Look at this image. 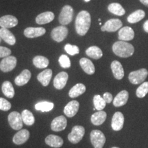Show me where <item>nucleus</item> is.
Masks as SVG:
<instances>
[{
  "label": "nucleus",
  "instance_id": "obj_7",
  "mask_svg": "<svg viewBox=\"0 0 148 148\" xmlns=\"http://www.w3.org/2000/svg\"><path fill=\"white\" fill-rule=\"evenodd\" d=\"M8 123L10 127L15 130H20L23 127V120H22L21 114L18 112L13 111L10 112L8 116Z\"/></svg>",
  "mask_w": 148,
  "mask_h": 148
},
{
  "label": "nucleus",
  "instance_id": "obj_44",
  "mask_svg": "<svg viewBox=\"0 0 148 148\" xmlns=\"http://www.w3.org/2000/svg\"><path fill=\"white\" fill-rule=\"evenodd\" d=\"M139 1L143 3V5H145V6L148 7V0H139Z\"/></svg>",
  "mask_w": 148,
  "mask_h": 148
},
{
  "label": "nucleus",
  "instance_id": "obj_15",
  "mask_svg": "<svg viewBox=\"0 0 148 148\" xmlns=\"http://www.w3.org/2000/svg\"><path fill=\"white\" fill-rule=\"evenodd\" d=\"M68 77H69L68 73L64 71L60 72V73L57 74L56 76L53 79V86H54V87L58 90L62 89L66 86Z\"/></svg>",
  "mask_w": 148,
  "mask_h": 148
},
{
  "label": "nucleus",
  "instance_id": "obj_35",
  "mask_svg": "<svg viewBox=\"0 0 148 148\" xmlns=\"http://www.w3.org/2000/svg\"><path fill=\"white\" fill-rule=\"evenodd\" d=\"M21 117L23 122L27 125H32L35 122L34 116L30 111L28 110H23L21 113Z\"/></svg>",
  "mask_w": 148,
  "mask_h": 148
},
{
  "label": "nucleus",
  "instance_id": "obj_26",
  "mask_svg": "<svg viewBox=\"0 0 148 148\" xmlns=\"http://www.w3.org/2000/svg\"><path fill=\"white\" fill-rule=\"evenodd\" d=\"M51 76H52V71L50 69H47L40 72L37 76V79L41 83L42 86H47L50 82Z\"/></svg>",
  "mask_w": 148,
  "mask_h": 148
},
{
  "label": "nucleus",
  "instance_id": "obj_3",
  "mask_svg": "<svg viewBox=\"0 0 148 148\" xmlns=\"http://www.w3.org/2000/svg\"><path fill=\"white\" fill-rule=\"evenodd\" d=\"M73 8L69 5H64L61 10L60 15H59V22L62 25H68L73 20Z\"/></svg>",
  "mask_w": 148,
  "mask_h": 148
},
{
  "label": "nucleus",
  "instance_id": "obj_17",
  "mask_svg": "<svg viewBox=\"0 0 148 148\" xmlns=\"http://www.w3.org/2000/svg\"><path fill=\"white\" fill-rule=\"evenodd\" d=\"M79 104L76 100H72L66 105L64 108V113L68 117H73L77 114L79 110Z\"/></svg>",
  "mask_w": 148,
  "mask_h": 148
},
{
  "label": "nucleus",
  "instance_id": "obj_5",
  "mask_svg": "<svg viewBox=\"0 0 148 148\" xmlns=\"http://www.w3.org/2000/svg\"><path fill=\"white\" fill-rule=\"evenodd\" d=\"M148 75V71L146 69H140L137 71H132L129 74L128 79L132 84H138L145 81Z\"/></svg>",
  "mask_w": 148,
  "mask_h": 148
},
{
  "label": "nucleus",
  "instance_id": "obj_21",
  "mask_svg": "<svg viewBox=\"0 0 148 148\" xmlns=\"http://www.w3.org/2000/svg\"><path fill=\"white\" fill-rule=\"evenodd\" d=\"M129 98V93L127 90H123L116 95L113 99V105L115 107H120L127 103Z\"/></svg>",
  "mask_w": 148,
  "mask_h": 148
},
{
  "label": "nucleus",
  "instance_id": "obj_4",
  "mask_svg": "<svg viewBox=\"0 0 148 148\" xmlns=\"http://www.w3.org/2000/svg\"><path fill=\"white\" fill-rule=\"evenodd\" d=\"M90 141L94 148H102L106 143V137L99 130H94L90 132Z\"/></svg>",
  "mask_w": 148,
  "mask_h": 148
},
{
  "label": "nucleus",
  "instance_id": "obj_41",
  "mask_svg": "<svg viewBox=\"0 0 148 148\" xmlns=\"http://www.w3.org/2000/svg\"><path fill=\"white\" fill-rule=\"evenodd\" d=\"M11 54V50L5 47L0 46V58H5Z\"/></svg>",
  "mask_w": 148,
  "mask_h": 148
},
{
  "label": "nucleus",
  "instance_id": "obj_36",
  "mask_svg": "<svg viewBox=\"0 0 148 148\" xmlns=\"http://www.w3.org/2000/svg\"><path fill=\"white\" fill-rule=\"evenodd\" d=\"M93 103L95 109L96 110H101L105 108L106 105V102L99 95H95L93 97Z\"/></svg>",
  "mask_w": 148,
  "mask_h": 148
},
{
  "label": "nucleus",
  "instance_id": "obj_10",
  "mask_svg": "<svg viewBox=\"0 0 148 148\" xmlns=\"http://www.w3.org/2000/svg\"><path fill=\"white\" fill-rule=\"evenodd\" d=\"M122 22L120 19L118 18H111V19L107 21L104 25L101 27V30L102 32H113L118 29H121L122 27Z\"/></svg>",
  "mask_w": 148,
  "mask_h": 148
},
{
  "label": "nucleus",
  "instance_id": "obj_29",
  "mask_svg": "<svg viewBox=\"0 0 148 148\" xmlns=\"http://www.w3.org/2000/svg\"><path fill=\"white\" fill-rule=\"evenodd\" d=\"M145 12L142 10H137L132 12L127 16V20L129 23H138L140 21H141L143 18L145 17Z\"/></svg>",
  "mask_w": 148,
  "mask_h": 148
},
{
  "label": "nucleus",
  "instance_id": "obj_34",
  "mask_svg": "<svg viewBox=\"0 0 148 148\" xmlns=\"http://www.w3.org/2000/svg\"><path fill=\"white\" fill-rule=\"evenodd\" d=\"M53 107H54L53 103L47 101H40L35 104V109L36 110L42 111V112H49L52 110Z\"/></svg>",
  "mask_w": 148,
  "mask_h": 148
},
{
  "label": "nucleus",
  "instance_id": "obj_6",
  "mask_svg": "<svg viewBox=\"0 0 148 148\" xmlns=\"http://www.w3.org/2000/svg\"><path fill=\"white\" fill-rule=\"evenodd\" d=\"M85 134V129L81 125H75L72 128L70 134L68 135V139L71 143L76 144L82 139Z\"/></svg>",
  "mask_w": 148,
  "mask_h": 148
},
{
  "label": "nucleus",
  "instance_id": "obj_13",
  "mask_svg": "<svg viewBox=\"0 0 148 148\" xmlns=\"http://www.w3.org/2000/svg\"><path fill=\"white\" fill-rule=\"evenodd\" d=\"M18 19L14 16L5 15L0 18V26L2 28H12L18 24Z\"/></svg>",
  "mask_w": 148,
  "mask_h": 148
},
{
  "label": "nucleus",
  "instance_id": "obj_30",
  "mask_svg": "<svg viewBox=\"0 0 148 148\" xmlns=\"http://www.w3.org/2000/svg\"><path fill=\"white\" fill-rule=\"evenodd\" d=\"M86 54L90 58L97 60V59L101 58L102 57L103 52L100 48L97 47V46H91L86 50Z\"/></svg>",
  "mask_w": 148,
  "mask_h": 148
},
{
  "label": "nucleus",
  "instance_id": "obj_42",
  "mask_svg": "<svg viewBox=\"0 0 148 148\" xmlns=\"http://www.w3.org/2000/svg\"><path fill=\"white\" fill-rule=\"evenodd\" d=\"M103 99L105 100V101L108 103H110L111 101H112V99H113V97H112V94L110 93V92H105V93L103 94Z\"/></svg>",
  "mask_w": 148,
  "mask_h": 148
},
{
  "label": "nucleus",
  "instance_id": "obj_25",
  "mask_svg": "<svg viewBox=\"0 0 148 148\" xmlns=\"http://www.w3.org/2000/svg\"><path fill=\"white\" fill-rule=\"evenodd\" d=\"M31 78V72L28 69H25L14 79V82L17 86H23L29 82Z\"/></svg>",
  "mask_w": 148,
  "mask_h": 148
},
{
  "label": "nucleus",
  "instance_id": "obj_40",
  "mask_svg": "<svg viewBox=\"0 0 148 148\" xmlns=\"http://www.w3.org/2000/svg\"><path fill=\"white\" fill-rule=\"evenodd\" d=\"M11 108V103L4 98L0 97V110L8 111Z\"/></svg>",
  "mask_w": 148,
  "mask_h": 148
},
{
  "label": "nucleus",
  "instance_id": "obj_32",
  "mask_svg": "<svg viewBox=\"0 0 148 148\" xmlns=\"http://www.w3.org/2000/svg\"><path fill=\"white\" fill-rule=\"evenodd\" d=\"M1 90L5 96L8 98H12L14 95V89L12 83L9 81H5L1 86Z\"/></svg>",
  "mask_w": 148,
  "mask_h": 148
},
{
  "label": "nucleus",
  "instance_id": "obj_11",
  "mask_svg": "<svg viewBox=\"0 0 148 148\" xmlns=\"http://www.w3.org/2000/svg\"><path fill=\"white\" fill-rule=\"evenodd\" d=\"M67 121L64 116H59L56 117L51 123V129L54 132H60L66 128Z\"/></svg>",
  "mask_w": 148,
  "mask_h": 148
},
{
  "label": "nucleus",
  "instance_id": "obj_18",
  "mask_svg": "<svg viewBox=\"0 0 148 148\" xmlns=\"http://www.w3.org/2000/svg\"><path fill=\"white\" fill-rule=\"evenodd\" d=\"M29 137V132L27 130H20L13 136L12 140L16 145H21L27 141Z\"/></svg>",
  "mask_w": 148,
  "mask_h": 148
},
{
  "label": "nucleus",
  "instance_id": "obj_24",
  "mask_svg": "<svg viewBox=\"0 0 148 148\" xmlns=\"http://www.w3.org/2000/svg\"><path fill=\"white\" fill-rule=\"evenodd\" d=\"M0 36L1 39H3L6 43L10 45H13L16 43V38L14 34H12L8 29L2 28L0 29Z\"/></svg>",
  "mask_w": 148,
  "mask_h": 148
},
{
  "label": "nucleus",
  "instance_id": "obj_27",
  "mask_svg": "<svg viewBox=\"0 0 148 148\" xmlns=\"http://www.w3.org/2000/svg\"><path fill=\"white\" fill-rule=\"evenodd\" d=\"M106 113L103 110H99L91 116L90 120L92 123L95 125H100L106 121Z\"/></svg>",
  "mask_w": 148,
  "mask_h": 148
},
{
  "label": "nucleus",
  "instance_id": "obj_47",
  "mask_svg": "<svg viewBox=\"0 0 148 148\" xmlns=\"http://www.w3.org/2000/svg\"><path fill=\"white\" fill-rule=\"evenodd\" d=\"M112 148H119V147H112Z\"/></svg>",
  "mask_w": 148,
  "mask_h": 148
},
{
  "label": "nucleus",
  "instance_id": "obj_33",
  "mask_svg": "<svg viewBox=\"0 0 148 148\" xmlns=\"http://www.w3.org/2000/svg\"><path fill=\"white\" fill-rule=\"evenodd\" d=\"M33 64L38 69H44L49 65V60L42 56H36L33 59Z\"/></svg>",
  "mask_w": 148,
  "mask_h": 148
},
{
  "label": "nucleus",
  "instance_id": "obj_31",
  "mask_svg": "<svg viewBox=\"0 0 148 148\" xmlns=\"http://www.w3.org/2000/svg\"><path fill=\"white\" fill-rule=\"evenodd\" d=\"M108 10L111 13L115 14L117 16H123L125 13V9L123 6L118 3H112L108 5Z\"/></svg>",
  "mask_w": 148,
  "mask_h": 148
},
{
  "label": "nucleus",
  "instance_id": "obj_23",
  "mask_svg": "<svg viewBox=\"0 0 148 148\" xmlns=\"http://www.w3.org/2000/svg\"><path fill=\"white\" fill-rule=\"evenodd\" d=\"M45 143L51 147L58 148L63 145V140L60 136L50 134L45 138Z\"/></svg>",
  "mask_w": 148,
  "mask_h": 148
},
{
  "label": "nucleus",
  "instance_id": "obj_38",
  "mask_svg": "<svg viewBox=\"0 0 148 148\" xmlns=\"http://www.w3.org/2000/svg\"><path fill=\"white\" fill-rule=\"evenodd\" d=\"M58 62L62 68H64V69H67V68H69L71 66V61H70L69 58L66 55H61L58 59Z\"/></svg>",
  "mask_w": 148,
  "mask_h": 148
},
{
  "label": "nucleus",
  "instance_id": "obj_28",
  "mask_svg": "<svg viewBox=\"0 0 148 148\" xmlns=\"http://www.w3.org/2000/svg\"><path fill=\"white\" fill-rule=\"evenodd\" d=\"M85 91H86V86L83 84L79 83L71 88L69 92V95L70 97L75 98L82 95Z\"/></svg>",
  "mask_w": 148,
  "mask_h": 148
},
{
  "label": "nucleus",
  "instance_id": "obj_2",
  "mask_svg": "<svg viewBox=\"0 0 148 148\" xmlns=\"http://www.w3.org/2000/svg\"><path fill=\"white\" fill-rule=\"evenodd\" d=\"M112 51L117 56L121 58H127L133 55L134 52V47L132 44L128 43L126 41L119 40L113 44Z\"/></svg>",
  "mask_w": 148,
  "mask_h": 148
},
{
  "label": "nucleus",
  "instance_id": "obj_1",
  "mask_svg": "<svg viewBox=\"0 0 148 148\" xmlns=\"http://www.w3.org/2000/svg\"><path fill=\"white\" fill-rule=\"evenodd\" d=\"M91 23V17L88 11L79 12L75 19V30L79 36H84L88 32Z\"/></svg>",
  "mask_w": 148,
  "mask_h": 148
},
{
  "label": "nucleus",
  "instance_id": "obj_19",
  "mask_svg": "<svg viewBox=\"0 0 148 148\" xmlns=\"http://www.w3.org/2000/svg\"><path fill=\"white\" fill-rule=\"evenodd\" d=\"M111 69L114 77L117 79H121L124 76V70L120 62L117 60H114L111 63Z\"/></svg>",
  "mask_w": 148,
  "mask_h": 148
},
{
  "label": "nucleus",
  "instance_id": "obj_8",
  "mask_svg": "<svg viewBox=\"0 0 148 148\" xmlns=\"http://www.w3.org/2000/svg\"><path fill=\"white\" fill-rule=\"evenodd\" d=\"M16 57L12 56H8L3 58V60L0 62V70L3 72H9L12 71L16 65Z\"/></svg>",
  "mask_w": 148,
  "mask_h": 148
},
{
  "label": "nucleus",
  "instance_id": "obj_16",
  "mask_svg": "<svg viewBox=\"0 0 148 148\" xmlns=\"http://www.w3.org/2000/svg\"><path fill=\"white\" fill-rule=\"evenodd\" d=\"M119 39L123 41H128L134 38V32L132 28L129 26H125L121 27L119 29Z\"/></svg>",
  "mask_w": 148,
  "mask_h": 148
},
{
  "label": "nucleus",
  "instance_id": "obj_20",
  "mask_svg": "<svg viewBox=\"0 0 148 148\" xmlns=\"http://www.w3.org/2000/svg\"><path fill=\"white\" fill-rule=\"evenodd\" d=\"M54 17L55 15L52 12L47 11L38 14L36 18V22L39 25H43L50 23L54 19Z\"/></svg>",
  "mask_w": 148,
  "mask_h": 148
},
{
  "label": "nucleus",
  "instance_id": "obj_43",
  "mask_svg": "<svg viewBox=\"0 0 148 148\" xmlns=\"http://www.w3.org/2000/svg\"><path fill=\"white\" fill-rule=\"evenodd\" d=\"M143 29L145 32L148 33V20H147L143 24Z\"/></svg>",
  "mask_w": 148,
  "mask_h": 148
},
{
  "label": "nucleus",
  "instance_id": "obj_22",
  "mask_svg": "<svg viewBox=\"0 0 148 148\" xmlns=\"http://www.w3.org/2000/svg\"><path fill=\"white\" fill-rule=\"evenodd\" d=\"M79 64L85 73L88 75H92L95 71V66L92 61L86 58H82L79 60Z\"/></svg>",
  "mask_w": 148,
  "mask_h": 148
},
{
  "label": "nucleus",
  "instance_id": "obj_12",
  "mask_svg": "<svg viewBox=\"0 0 148 148\" xmlns=\"http://www.w3.org/2000/svg\"><path fill=\"white\" fill-rule=\"evenodd\" d=\"M46 32V29L44 27H29L25 29L24 30V36L27 38H36V37L41 36L44 35Z\"/></svg>",
  "mask_w": 148,
  "mask_h": 148
},
{
  "label": "nucleus",
  "instance_id": "obj_37",
  "mask_svg": "<svg viewBox=\"0 0 148 148\" xmlns=\"http://www.w3.org/2000/svg\"><path fill=\"white\" fill-rule=\"evenodd\" d=\"M148 93V82L142 83L136 89V95L138 98H143Z\"/></svg>",
  "mask_w": 148,
  "mask_h": 148
},
{
  "label": "nucleus",
  "instance_id": "obj_39",
  "mask_svg": "<svg viewBox=\"0 0 148 148\" xmlns=\"http://www.w3.org/2000/svg\"><path fill=\"white\" fill-rule=\"evenodd\" d=\"M64 49H65L66 52L68 53V54L71 56H74L78 54L79 52V47L76 45H70V44H66L64 46Z\"/></svg>",
  "mask_w": 148,
  "mask_h": 148
},
{
  "label": "nucleus",
  "instance_id": "obj_9",
  "mask_svg": "<svg viewBox=\"0 0 148 148\" xmlns=\"http://www.w3.org/2000/svg\"><path fill=\"white\" fill-rule=\"evenodd\" d=\"M68 32H69V30L66 27H64V25L58 26L53 28L51 31V38L58 42H62L67 36Z\"/></svg>",
  "mask_w": 148,
  "mask_h": 148
},
{
  "label": "nucleus",
  "instance_id": "obj_14",
  "mask_svg": "<svg viewBox=\"0 0 148 148\" xmlns=\"http://www.w3.org/2000/svg\"><path fill=\"white\" fill-rule=\"evenodd\" d=\"M124 123V116L121 112H116L112 116L111 126L114 131H119L123 128Z\"/></svg>",
  "mask_w": 148,
  "mask_h": 148
},
{
  "label": "nucleus",
  "instance_id": "obj_46",
  "mask_svg": "<svg viewBox=\"0 0 148 148\" xmlns=\"http://www.w3.org/2000/svg\"><path fill=\"white\" fill-rule=\"evenodd\" d=\"M1 41V36H0V42Z\"/></svg>",
  "mask_w": 148,
  "mask_h": 148
},
{
  "label": "nucleus",
  "instance_id": "obj_45",
  "mask_svg": "<svg viewBox=\"0 0 148 148\" xmlns=\"http://www.w3.org/2000/svg\"><path fill=\"white\" fill-rule=\"evenodd\" d=\"M90 0H84V1H86V2H88Z\"/></svg>",
  "mask_w": 148,
  "mask_h": 148
}]
</instances>
